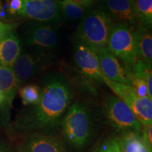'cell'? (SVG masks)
Masks as SVG:
<instances>
[{"label": "cell", "instance_id": "cell-19", "mask_svg": "<svg viewBox=\"0 0 152 152\" xmlns=\"http://www.w3.org/2000/svg\"><path fill=\"white\" fill-rule=\"evenodd\" d=\"M132 73L135 77L146 82L148 96L152 99V66L151 64L137 60L132 68Z\"/></svg>", "mask_w": 152, "mask_h": 152}, {"label": "cell", "instance_id": "cell-21", "mask_svg": "<svg viewBox=\"0 0 152 152\" xmlns=\"http://www.w3.org/2000/svg\"><path fill=\"white\" fill-rule=\"evenodd\" d=\"M19 94L23 105L34 106L39 102L40 99V87L35 84L26 85L19 90Z\"/></svg>", "mask_w": 152, "mask_h": 152}, {"label": "cell", "instance_id": "cell-17", "mask_svg": "<svg viewBox=\"0 0 152 152\" xmlns=\"http://www.w3.org/2000/svg\"><path fill=\"white\" fill-rule=\"evenodd\" d=\"M19 85L12 68L0 66V92L4 96L7 103H11Z\"/></svg>", "mask_w": 152, "mask_h": 152}, {"label": "cell", "instance_id": "cell-30", "mask_svg": "<svg viewBox=\"0 0 152 152\" xmlns=\"http://www.w3.org/2000/svg\"><path fill=\"white\" fill-rule=\"evenodd\" d=\"M0 152H3V151H0Z\"/></svg>", "mask_w": 152, "mask_h": 152}, {"label": "cell", "instance_id": "cell-16", "mask_svg": "<svg viewBox=\"0 0 152 152\" xmlns=\"http://www.w3.org/2000/svg\"><path fill=\"white\" fill-rule=\"evenodd\" d=\"M116 135L117 142L121 152H151L141 133L134 131L118 132Z\"/></svg>", "mask_w": 152, "mask_h": 152}, {"label": "cell", "instance_id": "cell-3", "mask_svg": "<svg viewBox=\"0 0 152 152\" xmlns=\"http://www.w3.org/2000/svg\"><path fill=\"white\" fill-rule=\"evenodd\" d=\"M115 22L99 7L90 8L80 20L75 39L86 44L96 52L107 47Z\"/></svg>", "mask_w": 152, "mask_h": 152}, {"label": "cell", "instance_id": "cell-9", "mask_svg": "<svg viewBox=\"0 0 152 152\" xmlns=\"http://www.w3.org/2000/svg\"><path fill=\"white\" fill-rule=\"evenodd\" d=\"M73 60L77 71L87 81L104 84L106 77L101 69L98 52L95 49L74 39Z\"/></svg>", "mask_w": 152, "mask_h": 152}, {"label": "cell", "instance_id": "cell-5", "mask_svg": "<svg viewBox=\"0 0 152 152\" xmlns=\"http://www.w3.org/2000/svg\"><path fill=\"white\" fill-rule=\"evenodd\" d=\"M106 47L132 71L133 66L138 60L132 28L122 23H115Z\"/></svg>", "mask_w": 152, "mask_h": 152}, {"label": "cell", "instance_id": "cell-31", "mask_svg": "<svg viewBox=\"0 0 152 152\" xmlns=\"http://www.w3.org/2000/svg\"><path fill=\"white\" fill-rule=\"evenodd\" d=\"M0 1H1V0H0Z\"/></svg>", "mask_w": 152, "mask_h": 152}, {"label": "cell", "instance_id": "cell-25", "mask_svg": "<svg viewBox=\"0 0 152 152\" xmlns=\"http://www.w3.org/2000/svg\"><path fill=\"white\" fill-rule=\"evenodd\" d=\"M13 32V26L0 21V42L8 34Z\"/></svg>", "mask_w": 152, "mask_h": 152}, {"label": "cell", "instance_id": "cell-6", "mask_svg": "<svg viewBox=\"0 0 152 152\" xmlns=\"http://www.w3.org/2000/svg\"><path fill=\"white\" fill-rule=\"evenodd\" d=\"M23 38L34 50L54 54L60 42L58 25L31 20L25 25Z\"/></svg>", "mask_w": 152, "mask_h": 152}, {"label": "cell", "instance_id": "cell-14", "mask_svg": "<svg viewBox=\"0 0 152 152\" xmlns=\"http://www.w3.org/2000/svg\"><path fill=\"white\" fill-rule=\"evenodd\" d=\"M137 56L138 60L152 64L151 30L139 25L133 28Z\"/></svg>", "mask_w": 152, "mask_h": 152}, {"label": "cell", "instance_id": "cell-18", "mask_svg": "<svg viewBox=\"0 0 152 152\" xmlns=\"http://www.w3.org/2000/svg\"><path fill=\"white\" fill-rule=\"evenodd\" d=\"M140 26L151 30L152 28V0H132Z\"/></svg>", "mask_w": 152, "mask_h": 152}, {"label": "cell", "instance_id": "cell-12", "mask_svg": "<svg viewBox=\"0 0 152 152\" xmlns=\"http://www.w3.org/2000/svg\"><path fill=\"white\" fill-rule=\"evenodd\" d=\"M99 7L115 23H122L132 28L140 25L132 0H102Z\"/></svg>", "mask_w": 152, "mask_h": 152}, {"label": "cell", "instance_id": "cell-2", "mask_svg": "<svg viewBox=\"0 0 152 152\" xmlns=\"http://www.w3.org/2000/svg\"><path fill=\"white\" fill-rule=\"evenodd\" d=\"M59 130L64 142L75 149H82L90 142L93 131V115L87 104L75 101L61 121Z\"/></svg>", "mask_w": 152, "mask_h": 152}, {"label": "cell", "instance_id": "cell-10", "mask_svg": "<svg viewBox=\"0 0 152 152\" xmlns=\"http://www.w3.org/2000/svg\"><path fill=\"white\" fill-rule=\"evenodd\" d=\"M62 0H23V7L18 16L38 22L59 23L61 20Z\"/></svg>", "mask_w": 152, "mask_h": 152}, {"label": "cell", "instance_id": "cell-27", "mask_svg": "<svg viewBox=\"0 0 152 152\" xmlns=\"http://www.w3.org/2000/svg\"><path fill=\"white\" fill-rule=\"evenodd\" d=\"M4 102H6V99L4 97V96L0 92V106H1V104H3Z\"/></svg>", "mask_w": 152, "mask_h": 152}, {"label": "cell", "instance_id": "cell-20", "mask_svg": "<svg viewBox=\"0 0 152 152\" xmlns=\"http://www.w3.org/2000/svg\"><path fill=\"white\" fill-rule=\"evenodd\" d=\"M87 9L74 4L67 0H62L61 3V17H64L66 20L71 23L80 20Z\"/></svg>", "mask_w": 152, "mask_h": 152}, {"label": "cell", "instance_id": "cell-15", "mask_svg": "<svg viewBox=\"0 0 152 152\" xmlns=\"http://www.w3.org/2000/svg\"><path fill=\"white\" fill-rule=\"evenodd\" d=\"M20 52L18 38L13 32L8 34L0 42V66L11 68Z\"/></svg>", "mask_w": 152, "mask_h": 152}, {"label": "cell", "instance_id": "cell-1", "mask_svg": "<svg viewBox=\"0 0 152 152\" xmlns=\"http://www.w3.org/2000/svg\"><path fill=\"white\" fill-rule=\"evenodd\" d=\"M39 87V102L26 112L18 125L28 134H56L61 121L72 103L73 85L65 74L52 71L42 76Z\"/></svg>", "mask_w": 152, "mask_h": 152}, {"label": "cell", "instance_id": "cell-24", "mask_svg": "<svg viewBox=\"0 0 152 152\" xmlns=\"http://www.w3.org/2000/svg\"><path fill=\"white\" fill-rule=\"evenodd\" d=\"M23 7V0H8L4 9L11 16H19Z\"/></svg>", "mask_w": 152, "mask_h": 152}, {"label": "cell", "instance_id": "cell-22", "mask_svg": "<svg viewBox=\"0 0 152 152\" xmlns=\"http://www.w3.org/2000/svg\"><path fill=\"white\" fill-rule=\"evenodd\" d=\"M90 152H121L118 144L116 135L109 134L104 136L95 144Z\"/></svg>", "mask_w": 152, "mask_h": 152}, {"label": "cell", "instance_id": "cell-29", "mask_svg": "<svg viewBox=\"0 0 152 152\" xmlns=\"http://www.w3.org/2000/svg\"><path fill=\"white\" fill-rule=\"evenodd\" d=\"M93 1H94V2L95 4V3H99L102 0H93Z\"/></svg>", "mask_w": 152, "mask_h": 152}, {"label": "cell", "instance_id": "cell-13", "mask_svg": "<svg viewBox=\"0 0 152 152\" xmlns=\"http://www.w3.org/2000/svg\"><path fill=\"white\" fill-rule=\"evenodd\" d=\"M98 56L101 69L106 78L130 85L132 71L112 54L107 47L99 49Z\"/></svg>", "mask_w": 152, "mask_h": 152}, {"label": "cell", "instance_id": "cell-8", "mask_svg": "<svg viewBox=\"0 0 152 152\" xmlns=\"http://www.w3.org/2000/svg\"><path fill=\"white\" fill-rule=\"evenodd\" d=\"M54 60V54L34 50L20 52L13 64L12 70L19 83H26L49 67Z\"/></svg>", "mask_w": 152, "mask_h": 152}, {"label": "cell", "instance_id": "cell-4", "mask_svg": "<svg viewBox=\"0 0 152 152\" xmlns=\"http://www.w3.org/2000/svg\"><path fill=\"white\" fill-rule=\"evenodd\" d=\"M102 113L107 123L118 132L134 131L141 133L143 125L121 99L109 95L102 102Z\"/></svg>", "mask_w": 152, "mask_h": 152}, {"label": "cell", "instance_id": "cell-7", "mask_svg": "<svg viewBox=\"0 0 152 152\" xmlns=\"http://www.w3.org/2000/svg\"><path fill=\"white\" fill-rule=\"evenodd\" d=\"M104 84L130 108L143 126L152 125V99L140 96L130 85L117 83L108 78Z\"/></svg>", "mask_w": 152, "mask_h": 152}, {"label": "cell", "instance_id": "cell-11", "mask_svg": "<svg viewBox=\"0 0 152 152\" xmlns=\"http://www.w3.org/2000/svg\"><path fill=\"white\" fill-rule=\"evenodd\" d=\"M18 152H67L65 142L57 134L30 133L17 147Z\"/></svg>", "mask_w": 152, "mask_h": 152}, {"label": "cell", "instance_id": "cell-28", "mask_svg": "<svg viewBox=\"0 0 152 152\" xmlns=\"http://www.w3.org/2000/svg\"><path fill=\"white\" fill-rule=\"evenodd\" d=\"M1 9H2V4H1V1H0V13H1Z\"/></svg>", "mask_w": 152, "mask_h": 152}, {"label": "cell", "instance_id": "cell-23", "mask_svg": "<svg viewBox=\"0 0 152 152\" xmlns=\"http://www.w3.org/2000/svg\"><path fill=\"white\" fill-rule=\"evenodd\" d=\"M130 85L134 88L137 94L140 96H141V97H149L148 96L147 84L143 79L135 77L132 73Z\"/></svg>", "mask_w": 152, "mask_h": 152}, {"label": "cell", "instance_id": "cell-26", "mask_svg": "<svg viewBox=\"0 0 152 152\" xmlns=\"http://www.w3.org/2000/svg\"><path fill=\"white\" fill-rule=\"evenodd\" d=\"M67 1L85 9L92 8L94 4L93 0H67Z\"/></svg>", "mask_w": 152, "mask_h": 152}]
</instances>
